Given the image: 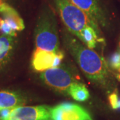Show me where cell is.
<instances>
[{"instance_id":"52a82bcc","label":"cell","mask_w":120,"mask_h":120,"mask_svg":"<svg viewBox=\"0 0 120 120\" xmlns=\"http://www.w3.org/2000/svg\"><path fill=\"white\" fill-rule=\"evenodd\" d=\"M64 57L61 51L52 52L35 48L32 55L31 66L36 71L43 72L45 70L60 66Z\"/></svg>"},{"instance_id":"277c9868","label":"cell","mask_w":120,"mask_h":120,"mask_svg":"<svg viewBox=\"0 0 120 120\" xmlns=\"http://www.w3.org/2000/svg\"><path fill=\"white\" fill-rule=\"evenodd\" d=\"M52 107L41 105L19 106L0 112V120H52Z\"/></svg>"},{"instance_id":"d6986e66","label":"cell","mask_w":120,"mask_h":120,"mask_svg":"<svg viewBox=\"0 0 120 120\" xmlns=\"http://www.w3.org/2000/svg\"></svg>"},{"instance_id":"4fadbf2b","label":"cell","mask_w":120,"mask_h":120,"mask_svg":"<svg viewBox=\"0 0 120 120\" xmlns=\"http://www.w3.org/2000/svg\"><path fill=\"white\" fill-rule=\"evenodd\" d=\"M13 41L11 36L4 35L0 37V65L9 57L13 48Z\"/></svg>"},{"instance_id":"5bb4252c","label":"cell","mask_w":120,"mask_h":120,"mask_svg":"<svg viewBox=\"0 0 120 120\" xmlns=\"http://www.w3.org/2000/svg\"><path fill=\"white\" fill-rule=\"evenodd\" d=\"M0 32L4 35H8L11 37H15L17 35V31L12 29L4 19L0 17Z\"/></svg>"},{"instance_id":"8fae6325","label":"cell","mask_w":120,"mask_h":120,"mask_svg":"<svg viewBox=\"0 0 120 120\" xmlns=\"http://www.w3.org/2000/svg\"><path fill=\"white\" fill-rule=\"evenodd\" d=\"M100 34V30L94 27H88L83 31L78 39L86 47L94 49L97 46L98 43L101 41Z\"/></svg>"},{"instance_id":"ac0fdd59","label":"cell","mask_w":120,"mask_h":120,"mask_svg":"<svg viewBox=\"0 0 120 120\" xmlns=\"http://www.w3.org/2000/svg\"><path fill=\"white\" fill-rule=\"evenodd\" d=\"M5 3V0H0V8H1V7Z\"/></svg>"},{"instance_id":"2e32d148","label":"cell","mask_w":120,"mask_h":120,"mask_svg":"<svg viewBox=\"0 0 120 120\" xmlns=\"http://www.w3.org/2000/svg\"><path fill=\"white\" fill-rule=\"evenodd\" d=\"M109 101L113 109H120V98L116 91L113 92L109 96Z\"/></svg>"},{"instance_id":"e0dca14e","label":"cell","mask_w":120,"mask_h":120,"mask_svg":"<svg viewBox=\"0 0 120 120\" xmlns=\"http://www.w3.org/2000/svg\"><path fill=\"white\" fill-rule=\"evenodd\" d=\"M116 77H117V79H118V81H120V69L117 71V75H116Z\"/></svg>"},{"instance_id":"7c38bea8","label":"cell","mask_w":120,"mask_h":120,"mask_svg":"<svg viewBox=\"0 0 120 120\" xmlns=\"http://www.w3.org/2000/svg\"><path fill=\"white\" fill-rule=\"evenodd\" d=\"M68 95L77 101H85L90 97L89 91L86 86L78 82L73 83L70 86Z\"/></svg>"},{"instance_id":"30bf717a","label":"cell","mask_w":120,"mask_h":120,"mask_svg":"<svg viewBox=\"0 0 120 120\" xmlns=\"http://www.w3.org/2000/svg\"><path fill=\"white\" fill-rule=\"evenodd\" d=\"M26 103L25 98L17 92L0 91V112L23 106Z\"/></svg>"},{"instance_id":"5b68a950","label":"cell","mask_w":120,"mask_h":120,"mask_svg":"<svg viewBox=\"0 0 120 120\" xmlns=\"http://www.w3.org/2000/svg\"><path fill=\"white\" fill-rule=\"evenodd\" d=\"M39 77L45 85L64 94H68L70 86L77 82L69 69L60 66L41 72Z\"/></svg>"},{"instance_id":"6da1fadb","label":"cell","mask_w":120,"mask_h":120,"mask_svg":"<svg viewBox=\"0 0 120 120\" xmlns=\"http://www.w3.org/2000/svg\"><path fill=\"white\" fill-rule=\"evenodd\" d=\"M63 40L65 48L73 56L86 77L97 84L107 86L109 79V70L103 57L94 49L86 47L67 30L63 34Z\"/></svg>"},{"instance_id":"ba28073f","label":"cell","mask_w":120,"mask_h":120,"mask_svg":"<svg viewBox=\"0 0 120 120\" xmlns=\"http://www.w3.org/2000/svg\"><path fill=\"white\" fill-rule=\"evenodd\" d=\"M99 26H107V16L99 0H69Z\"/></svg>"},{"instance_id":"7a4b0ae2","label":"cell","mask_w":120,"mask_h":120,"mask_svg":"<svg viewBox=\"0 0 120 120\" xmlns=\"http://www.w3.org/2000/svg\"><path fill=\"white\" fill-rule=\"evenodd\" d=\"M35 48L44 51L58 52L60 43L55 14L47 8L39 15L35 29Z\"/></svg>"},{"instance_id":"8992f818","label":"cell","mask_w":120,"mask_h":120,"mask_svg":"<svg viewBox=\"0 0 120 120\" xmlns=\"http://www.w3.org/2000/svg\"><path fill=\"white\" fill-rule=\"evenodd\" d=\"M52 120H93L89 112L81 105L61 103L52 107Z\"/></svg>"},{"instance_id":"9a60e30c","label":"cell","mask_w":120,"mask_h":120,"mask_svg":"<svg viewBox=\"0 0 120 120\" xmlns=\"http://www.w3.org/2000/svg\"><path fill=\"white\" fill-rule=\"evenodd\" d=\"M109 67L114 70L120 69V52H116L112 54L109 60Z\"/></svg>"},{"instance_id":"9c48e42d","label":"cell","mask_w":120,"mask_h":120,"mask_svg":"<svg viewBox=\"0 0 120 120\" xmlns=\"http://www.w3.org/2000/svg\"><path fill=\"white\" fill-rule=\"evenodd\" d=\"M1 17L8 23L15 31H21L25 28V24L22 17L11 5L5 3L0 8Z\"/></svg>"},{"instance_id":"3957f363","label":"cell","mask_w":120,"mask_h":120,"mask_svg":"<svg viewBox=\"0 0 120 120\" xmlns=\"http://www.w3.org/2000/svg\"><path fill=\"white\" fill-rule=\"evenodd\" d=\"M54 4L66 30L77 39L88 27L99 30L98 24L69 0H54Z\"/></svg>"}]
</instances>
